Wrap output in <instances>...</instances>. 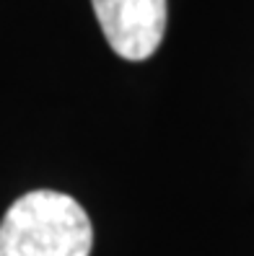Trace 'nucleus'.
<instances>
[{
    "label": "nucleus",
    "mask_w": 254,
    "mask_h": 256,
    "mask_svg": "<svg viewBox=\"0 0 254 256\" xmlns=\"http://www.w3.org/2000/svg\"><path fill=\"white\" fill-rule=\"evenodd\" d=\"M94 228L70 194L34 189L8 207L0 222V256H88Z\"/></svg>",
    "instance_id": "f257e3e1"
},
{
    "label": "nucleus",
    "mask_w": 254,
    "mask_h": 256,
    "mask_svg": "<svg viewBox=\"0 0 254 256\" xmlns=\"http://www.w3.org/2000/svg\"><path fill=\"white\" fill-rule=\"evenodd\" d=\"M109 47L130 62L148 60L163 42L166 0H91Z\"/></svg>",
    "instance_id": "f03ea898"
}]
</instances>
